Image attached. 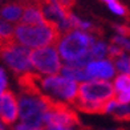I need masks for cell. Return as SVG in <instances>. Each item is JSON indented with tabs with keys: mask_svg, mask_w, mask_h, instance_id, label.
<instances>
[{
	"mask_svg": "<svg viewBox=\"0 0 130 130\" xmlns=\"http://www.w3.org/2000/svg\"><path fill=\"white\" fill-rule=\"evenodd\" d=\"M116 96V88L104 80H92L78 85L77 100L82 102H111Z\"/></svg>",
	"mask_w": 130,
	"mask_h": 130,
	"instance_id": "5b68a950",
	"label": "cell"
},
{
	"mask_svg": "<svg viewBox=\"0 0 130 130\" xmlns=\"http://www.w3.org/2000/svg\"><path fill=\"white\" fill-rule=\"evenodd\" d=\"M106 53H108V46H105L102 41H97L93 45V48L90 49V55L94 61H101V58L105 57Z\"/></svg>",
	"mask_w": 130,
	"mask_h": 130,
	"instance_id": "e0dca14e",
	"label": "cell"
},
{
	"mask_svg": "<svg viewBox=\"0 0 130 130\" xmlns=\"http://www.w3.org/2000/svg\"><path fill=\"white\" fill-rule=\"evenodd\" d=\"M41 80H43V77L40 74L28 72L17 77V84H19L23 94L41 97L43 96V93H41Z\"/></svg>",
	"mask_w": 130,
	"mask_h": 130,
	"instance_id": "9c48e42d",
	"label": "cell"
},
{
	"mask_svg": "<svg viewBox=\"0 0 130 130\" xmlns=\"http://www.w3.org/2000/svg\"><path fill=\"white\" fill-rule=\"evenodd\" d=\"M118 130H125V129H118Z\"/></svg>",
	"mask_w": 130,
	"mask_h": 130,
	"instance_id": "d4e9b609",
	"label": "cell"
},
{
	"mask_svg": "<svg viewBox=\"0 0 130 130\" xmlns=\"http://www.w3.org/2000/svg\"><path fill=\"white\" fill-rule=\"evenodd\" d=\"M117 93H130V74H120L114 80Z\"/></svg>",
	"mask_w": 130,
	"mask_h": 130,
	"instance_id": "2e32d148",
	"label": "cell"
},
{
	"mask_svg": "<svg viewBox=\"0 0 130 130\" xmlns=\"http://www.w3.org/2000/svg\"><path fill=\"white\" fill-rule=\"evenodd\" d=\"M48 130H69V129H64V127H55V126H52V127H48Z\"/></svg>",
	"mask_w": 130,
	"mask_h": 130,
	"instance_id": "cb8c5ba5",
	"label": "cell"
},
{
	"mask_svg": "<svg viewBox=\"0 0 130 130\" xmlns=\"http://www.w3.org/2000/svg\"><path fill=\"white\" fill-rule=\"evenodd\" d=\"M62 33L57 24L46 20L43 24L23 25L17 24L15 27V37L20 45L27 48H45V46H56L60 44Z\"/></svg>",
	"mask_w": 130,
	"mask_h": 130,
	"instance_id": "6da1fadb",
	"label": "cell"
},
{
	"mask_svg": "<svg viewBox=\"0 0 130 130\" xmlns=\"http://www.w3.org/2000/svg\"><path fill=\"white\" fill-rule=\"evenodd\" d=\"M0 108H2V122L5 125L13 123L19 114V105L12 90H4L0 94Z\"/></svg>",
	"mask_w": 130,
	"mask_h": 130,
	"instance_id": "ba28073f",
	"label": "cell"
},
{
	"mask_svg": "<svg viewBox=\"0 0 130 130\" xmlns=\"http://www.w3.org/2000/svg\"><path fill=\"white\" fill-rule=\"evenodd\" d=\"M113 102V101H111ZM111 102H82L76 100V102L73 104L74 108H77L78 110L84 111V113L89 114H105L108 113L110 109Z\"/></svg>",
	"mask_w": 130,
	"mask_h": 130,
	"instance_id": "4fadbf2b",
	"label": "cell"
},
{
	"mask_svg": "<svg viewBox=\"0 0 130 130\" xmlns=\"http://www.w3.org/2000/svg\"><path fill=\"white\" fill-rule=\"evenodd\" d=\"M109 111L116 121H130V108L127 105H118L116 101L111 102Z\"/></svg>",
	"mask_w": 130,
	"mask_h": 130,
	"instance_id": "9a60e30c",
	"label": "cell"
},
{
	"mask_svg": "<svg viewBox=\"0 0 130 130\" xmlns=\"http://www.w3.org/2000/svg\"><path fill=\"white\" fill-rule=\"evenodd\" d=\"M111 44H114V45H118L120 48H122L123 51H130V41H127L125 37H122V36H116L111 39Z\"/></svg>",
	"mask_w": 130,
	"mask_h": 130,
	"instance_id": "44dd1931",
	"label": "cell"
},
{
	"mask_svg": "<svg viewBox=\"0 0 130 130\" xmlns=\"http://www.w3.org/2000/svg\"><path fill=\"white\" fill-rule=\"evenodd\" d=\"M29 60L35 69L44 74L57 76L62 70V65L60 62L56 46H45V48L31 51Z\"/></svg>",
	"mask_w": 130,
	"mask_h": 130,
	"instance_id": "8992f818",
	"label": "cell"
},
{
	"mask_svg": "<svg viewBox=\"0 0 130 130\" xmlns=\"http://www.w3.org/2000/svg\"><path fill=\"white\" fill-rule=\"evenodd\" d=\"M46 19L44 17L43 9H41V2L36 3H27L24 15H23L21 20L17 24L23 25H35V24H43L45 23Z\"/></svg>",
	"mask_w": 130,
	"mask_h": 130,
	"instance_id": "30bf717a",
	"label": "cell"
},
{
	"mask_svg": "<svg viewBox=\"0 0 130 130\" xmlns=\"http://www.w3.org/2000/svg\"><path fill=\"white\" fill-rule=\"evenodd\" d=\"M0 81H2V92L7 90V77H5L4 68L0 69Z\"/></svg>",
	"mask_w": 130,
	"mask_h": 130,
	"instance_id": "603a6c76",
	"label": "cell"
},
{
	"mask_svg": "<svg viewBox=\"0 0 130 130\" xmlns=\"http://www.w3.org/2000/svg\"><path fill=\"white\" fill-rule=\"evenodd\" d=\"M46 106L41 97L20 94L19 97V117L23 125L29 129H46L45 127Z\"/></svg>",
	"mask_w": 130,
	"mask_h": 130,
	"instance_id": "3957f363",
	"label": "cell"
},
{
	"mask_svg": "<svg viewBox=\"0 0 130 130\" xmlns=\"http://www.w3.org/2000/svg\"><path fill=\"white\" fill-rule=\"evenodd\" d=\"M105 3L108 4V7L117 15H121V16H129L130 15L129 8L125 7V5L121 4V3L116 2V0H108V2H105Z\"/></svg>",
	"mask_w": 130,
	"mask_h": 130,
	"instance_id": "ac0fdd59",
	"label": "cell"
},
{
	"mask_svg": "<svg viewBox=\"0 0 130 130\" xmlns=\"http://www.w3.org/2000/svg\"><path fill=\"white\" fill-rule=\"evenodd\" d=\"M120 57H123V49L120 48L118 45H114V44H110L108 46V58L110 61H116L117 58Z\"/></svg>",
	"mask_w": 130,
	"mask_h": 130,
	"instance_id": "ffe728a7",
	"label": "cell"
},
{
	"mask_svg": "<svg viewBox=\"0 0 130 130\" xmlns=\"http://www.w3.org/2000/svg\"><path fill=\"white\" fill-rule=\"evenodd\" d=\"M41 93L57 101L73 105L77 100L78 85L76 84V81L69 78L60 76H49V77H43L41 80Z\"/></svg>",
	"mask_w": 130,
	"mask_h": 130,
	"instance_id": "277c9868",
	"label": "cell"
},
{
	"mask_svg": "<svg viewBox=\"0 0 130 130\" xmlns=\"http://www.w3.org/2000/svg\"><path fill=\"white\" fill-rule=\"evenodd\" d=\"M86 69L92 78H111L116 73V68L109 61H92Z\"/></svg>",
	"mask_w": 130,
	"mask_h": 130,
	"instance_id": "8fae6325",
	"label": "cell"
},
{
	"mask_svg": "<svg viewBox=\"0 0 130 130\" xmlns=\"http://www.w3.org/2000/svg\"><path fill=\"white\" fill-rule=\"evenodd\" d=\"M29 56H31L29 48H27L24 45H20L19 43L8 45V46H2L3 61L17 76H21L29 72V69L32 67Z\"/></svg>",
	"mask_w": 130,
	"mask_h": 130,
	"instance_id": "52a82bcc",
	"label": "cell"
},
{
	"mask_svg": "<svg viewBox=\"0 0 130 130\" xmlns=\"http://www.w3.org/2000/svg\"><path fill=\"white\" fill-rule=\"evenodd\" d=\"M96 37L82 31H72L62 36L58 44V52L68 62H73L86 56L96 44Z\"/></svg>",
	"mask_w": 130,
	"mask_h": 130,
	"instance_id": "7a4b0ae2",
	"label": "cell"
},
{
	"mask_svg": "<svg viewBox=\"0 0 130 130\" xmlns=\"http://www.w3.org/2000/svg\"><path fill=\"white\" fill-rule=\"evenodd\" d=\"M61 73L65 78H69L72 81H85L88 82V80H90L92 77L88 73L86 68H80V67H74V65H62V70Z\"/></svg>",
	"mask_w": 130,
	"mask_h": 130,
	"instance_id": "5bb4252c",
	"label": "cell"
},
{
	"mask_svg": "<svg viewBox=\"0 0 130 130\" xmlns=\"http://www.w3.org/2000/svg\"><path fill=\"white\" fill-rule=\"evenodd\" d=\"M114 68L121 72V74H130V60L127 57H120L114 61Z\"/></svg>",
	"mask_w": 130,
	"mask_h": 130,
	"instance_id": "d6986e66",
	"label": "cell"
},
{
	"mask_svg": "<svg viewBox=\"0 0 130 130\" xmlns=\"http://www.w3.org/2000/svg\"><path fill=\"white\" fill-rule=\"evenodd\" d=\"M113 28L121 35L122 37H130V27L127 25H120V24H114Z\"/></svg>",
	"mask_w": 130,
	"mask_h": 130,
	"instance_id": "7402d4cb",
	"label": "cell"
},
{
	"mask_svg": "<svg viewBox=\"0 0 130 130\" xmlns=\"http://www.w3.org/2000/svg\"><path fill=\"white\" fill-rule=\"evenodd\" d=\"M25 4L27 3H11V4H5L2 8V17L3 20L9 21V23H19L21 20L23 15H24V9H25Z\"/></svg>",
	"mask_w": 130,
	"mask_h": 130,
	"instance_id": "7c38bea8",
	"label": "cell"
}]
</instances>
